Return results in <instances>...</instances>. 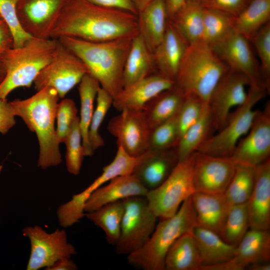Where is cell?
<instances>
[{
	"instance_id": "cell-48",
	"label": "cell",
	"mask_w": 270,
	"mask_h": 270,
	"mask_svg": "<svg viewBox=\"0 0 270 270\" xmlns=\"http://www.w3.org/2000/svg\"><path fill=\"white\" fill-rule=\"evenodd\" d=\"M14 47V41L11 32L2 20L0 21V56Z\"/></svg>"
},
{
	"instance_id": "cell-5",
	"label": "cell",
	"mask_w": 270,
	"mask_h": 270,
	"mask_svg": "<svg viewBox=\"0 0 270 270\" xmlns=\"http://www.w3.org/2000/svg\"><path fill=\"white\" fill-rule=\"evenodd\" d=\"M196 225L190 196L175 214L160 219L144 246L128 255V264L144 270H164L165 257L170 246L182 234L192 232Z\"/></svg>"
},
{
	"instance_id": "cell-22",
	"label": "cell",
	"mask_w": 270,
	"mask_h": 270,
	"mask_svg": "<svg viewBox=\"0 0 270 270\" xmlns=\"http://www.w3.org/2000/svg\"><path fill=\"white\" fill-rule=\"evenodd\" d=\"M147 190L132 174L116 177L94 190L84 206L90 212L110 203L136 196H146Z\"/></svg>"
},
{
	"instance_id": "cell-40",
	"label": "cell",
	"mask_w": 270,
	"mask_h": 270,
	"mask_svg": "<svg viewBox=\"0 0 270 270\" xmlns=\"http://www.w3.org/2000/svg\"><path fill=\"white\" fill-rule=\"evenodd\" d=\"M64 143L66 146L65 158L67 170L70 174L76 176L80 172L85 156L79 116L74 122Z\"/></svg>"
},
{
	"instance_id": "cell-2",
	"label": "cell",
	"mask_w": 270,
	"mask_h": 270,
	"mask_svg": "<svg viewBox=\"0 0 270 270\" xmlns=\"http://www.w3.org/2000/svg\"><path fill=\"white\" fill-rule=\"evenodd\" d=\"M133 38L101 42L71 37L57 40L82 60L88 74L114 98L123 88L124 68Z\"/></svg>"
},
{
	"instance_id": "cell-29",
	"label": "cell",
	"mask_w": 270,
	"mask_h": 270,
	"mask_svg": "<svg viewBox=\"0 0 270 270\" xmlns=\"http://www.w3.org/2000/svg\"><path fill=\"white\" fill-rule=\"evenodd\" d=\"M185 96L174 86L160 93L146 105L143 112L151 130L176 114Z\"/></svg>"
},
{
	"instance_id": "cell-21",
	"label": "cell",
	"mask_w": 270,
	"mask_h": 270,
	"mask_svg": "<svg viewBox=\"0 0 270 270\" xmlns=\"http://www.w3.org/2000/svg\"><path fill=\"white\" fill-rule=\"evenodd\" d=\"M250 228H270V158L256 166L252 192L246 202Z\"/></svg>"
},
{
	"instance_id": "cell-13",
	"label": "cell",
	"mask_w": 270,
	"mask_h": 270,
	"mask_svg": "<svg viewBox=\"0 0 270 270\" xmlns=\"http://www.w3.org/2000/svg\"><path fill=\"white\" fill-rule=\"evenodd\" d=\"M250 84L244 74L230 69L219 80L210 96L209 106L216 130H220L226 123L234 107L246 100V86Z\"/></svg>"
},
{
	"instance_id": "cell-14",
	"label": "cell",
	"mask_w": 270,
	"mask_h": 270,
	"mask_svg": "<svg viewBox=\"0 0 270 270\" xmlns=\"http://www.w3.org/2000/svg\"><path fill=\"white\" fill-rule=\"evenodd\" d=\"M231 156L193 154L192 180L196 192L224 194L235 171Z\"/></svg>"
},
{
	"instance_id": "cell-55",
	"label": "cell",
	"mask_w": 270,
	"mask_h": 270,
	"mask_svg": "<svg viewBox=\"0 0 270 270\" xmlns=\"http://www.w3.org/2000/svg\"><path fill=\"white\" fill-rule=\"evenodd\" d=\"M1 20H2V18H1V16H0V21Z\"/></svg>"
},
{
	"instance_id": "cell-34",
	"label": "cell",
	"mask_w": 270,
	"mask_h": 270,
	"mask_svg": "<svg viewBox=\"0 0 270 270\" xmlns=\"http://www.w3.org/2000/svg\"><path fill=\"white\" fill-rule=\"evenodd\" d=\"M100 88L98 82L89 74H86L79 83L78 88L80 102V126L84 156L94 154L88 141V130L94 112V103Z\"/></svg>"
},
{
	"instance_id": "cell-1",
	"label": "cell",
	"mask_w": 270,
	"mask_h": 270,
	"mask_svg": "<svg viewBox=\"0 0 270 270\" xmlns=\"http://www.w3.org/2000/svg\"><path fill=\"white\" fill-rule=\"evenodd\" d=\"M138 34L137 14L87 0H66L50 38L101 42L134 37Z\"/></svg>"
},
{
	"instance_id": "cell-54",
	"label": "cell",
	"mask_w": 270,
	"mask_h": 270,
	"mask_svg": "<svg viewBox=\"0 0 270 270\" xmlns=\"http://www.w3.org/2000/svg\"><path fill=\"white\" fill-rule=\"evenodd\" d=\"M186 0V2H200V0Z\"/></svg>"
},
{
	"instance_id": "cell-35",
	"label": "cell",
	"mask_w": 270,
	"mask_h": 270,
	"mask_svg": "<svg viewBox=\"0 0 270 270\" xmlns=\"http://www.w3.org/2000/svg\"><path fill=\"white\" fill-rule=\"evenodd\" d=\"M256 167L236 164L234 175L224 194L230 206L246 203L252 192Z\"/></svg>"
},
{
	"instance_id": "cell-32",
	"label": "cell",
	"mask_w": 270,
	"mask_h": 270,
	"mask_svg": "<svg viewBox=\"0 0 270 270\" xmlns=\"http://www.w3.org/2000/svg\"><path fill=\"white\" fill-rule=\"evenodd\" d=\"M270 22V0H250L235 16L234 30L249 41L262 26Z\"/></svg>"
},
{
	"instance_id": "cell-47",
	"label": "cell",
	"mask_w": 270,
	"mask_h": 270,
	"mask_svg": "<svg viewBox=\"0 0 270 270\" xmlns=\"http://www.w3.org/2000/svg\"><path fill=\"white\" fill-rule=\"evenodd\" d=\"M100 6L116 8L137 14V11L132 0H87Z\"/></svg>"
},
{
	"instance_id": "cell-23",
	"label": "cell",
	"mask_w": 270,
	"mask_h": 270,
	"mask_svg": "<svg viewBox=\"0 0 270 270\" xmlns=\"http://www.w3.org/2000/svg\"><path fill=\"white\" fill-rule=\"evenodd\" d=\"M188 46L168 20L164 38L152 52L157 73L174 81Z\"/></svg>"
},
{
	"instance_id": "cell-15",
	"label": "cell",
	"mask_w": 270,
	"mask_h": 270,
	"mask_svg": "<svg viewBox=\"0 0 270 270\" xmlns=\"http://www.w3.org/2000/svg\"><path fill=\"white\" fill-rule=\"evenodd\" d=\"M270 103L258 110L252 125L238 142L231 156L236 164L256 167L270 158Z\"/></svg>"
},
{
	"instance_id": "cell-38",
	"label": "cell",
	"mask_w": 270,
	"mask_h": 270,
	"mask_svg": "<svg viewBox=\"0 0 270 270\" xmlns=\"http://www.w3.org/2000/svg\"><path fill=\"white\" fill-rule=\"evenodd\" d=\"M178 114L150 130L148 150H166L177 146L180 138Z\"/></svg>"
},
{
	"instance_id": "cell-52",
	"label": "cell",
	"mask_w": 270,
	"mask_h": 270,
	"mask_svg": "<svg viewBox=\"0 0 270 270\" xmlns=\"http://www.w3.org/2000/svg\"><path fill=\"white\" fill-rule=\"evenodd\" d=\"M152 0H132L137 12L142 10Z\"/></svg>"
},
{
	"instance_id": "cell-53",
	"label": "cell",
	"mask_w": 270,
	"mask_h": 270,
	"mask_svg": "<svg viewBox=\"0 0 270 270\" xmlns=\"http://www.w3.org/2000/svg\"><path fill=\"white\" fill-rule=\"evenodd\" d=\"M6 74V67L2 60V56H0V84L4 80Z\"/></svg>"
},
{
	"instance_id": "cell-6",
	"label": "cell",
	"mask_w": 270,
	"mask_h": 270,
	"mask_svg": "<svg viewBox=\"0 0 270 270\" xmlns=\"http://www.w3.org/2000/svg\"><path fill=\"white\" fill-rule=\"evenodd\" d=\"M58 40L31 37L21 46L12 48L3 56L6 74L0 84V99L14 90L30 88L55 52Z\"/></svg>"
},
{
	"instance_id": "cell-4",
	"label": "cell",
	"mask_w": 270,
	"mask_h": 270,
	"mask_svg": "<svg viewBox=\"0 0 270 270\" xmlns=\"http://www.w3.org/2000/svg\"><path fill=\"white\" fill-rule=\"evenodd\" d=\"M229 70L209 44L202 42L190 44L181 61L174 86L184 96L194 94L208 104L214 88Z\"/></svg>"
},
{
	"instance_id": "cell-11",
	"label": "cell",
	"mask_w": 270,
	"mask_h": 270,
	"mask_svg": "<svg viewBox=\"0 0 270 270\" xmlns=\"http://www.w3.org/2000/svg\"><path fill=\"white\" fill-rule=\"evenodd\" d=\"M22 233L30 243L27 270L46 268L60 259L71 258L76 254L75 248L68 242L64 229L57 228L48 233L38 226H29L24 228Z\"/></svg>"
},
{
	"instance_id": "cell-37",
	"label": "cell",
	"mask_w": 270,
	"mask_h": 270,
	"mask_svg": "<svg viewBox=\"0 0 270 270\" xmlns=\"http://www.w3.org/2000/svg\"><path fill=\"white\" fill-rule=\"evenodd\" d=\"M235 16L212 8L203 9V32L200 42L210 45L234 29Z\"/></svg>"
},
{
	"instance_id": "cell-26",
	"label": "cell",
	"mask_w": 270,
	"mask_h": 270,
	"mask_svg": "<svg viewBox=\"0 0 270 270\" xmlns=\"http://www.w3.org/2000/svg\"><path fill=\"white\" fill-rule=\"evenodd\" d=\"M192 234L200 256L201 268L226 262L233 258L236 246L226 242L217 233L196 225Z\"/></svg>"
},
{
	"instance_id": "cell-31",
	"label": "cell",
	"mask_w": 270,
	"mask_h": 270,
	"mask_svg": "<svg viewBox=\"0 0 270 270\" xmlns=\"http://www.w3.org/2000/svg\"><path fill=\"white\" fill-rule=\"evenodd\" d=\"M203 9L200 2H186L168 20L188 44L200 42L202 40Z\"/></svg>"
},
{
	"instance_id": "cell-30",
	"label": "cell",
	"mask_w": 270,
	"mask_h": 270,
	"mask_svg": "<svg viewBox=\"0 0 270 270\" xmlns=\"http://www.w3.org/2000/svg\"><path fill=\"white\" fill-rule=\"evenodd\" d=\"M214 130L209 106L208 104H205L198 120L180 138L176 146L178 162L196 152L202 144L212 135V132Z\"/></svg>"
},
{
	"instance_id": "cell-24",
	"label": "cell",
	"mask_w": 270,
	"mask_h": 270,
	"mask_svg": "<svg viewBox=\"0 0 270 270\" xmlns=\"http://www.w3.org/2000/svg\"><path fill=\"white\" fill-rule=\"evenodd\" d=\"M191 200L197 226L219 234L230 207L224 194L196 192Z\"/></svg>"
},
{
	"instance_id": "cell-46",
	"label": "cell",
	"mask_w": 270,
	"mask_h": 270,
	"mask_svg": "<svg viewBox=\"0 0 270 270\" xmlns=\"http://www.w3.org/2000/svg\"><path fill=\"white\" fill-rule=\"evenodd\" d=\"M15 116L6 99H0V133L4 134L16 124Z\"/></svg>"
},
{
	"instance_id": "cell-8",
	"label": "cell",
	"mask_w": 270,
	"mask_h": 270,
	"mask_svg": "<svg viewBox=\"0 0 270 270\" xmlns=\"http://www.w3.org/2000/svg\"><path fill=\"white\" fill-rule=\"evenodd\" d=\"M193 154L178 162L166 180L146 195L148 205L158 218L173 216L182 203L196 192L192 180Z\"/></svg>"
},
{
	"instance_id": "cell-42",
	"label": "cell",
	"mask_w": 270,
	"mask_h": 270,
	"mask_svg": "<svg viewBox=\"0 0 270 270\" xmlns=\"http://www.w3.org/2000/svg\"><path fill=\"white\" fill-rule=\"evenodd\" d=\"M18 0H0V16L12 36L14 47L22 46L30 36L22 28L16 12Z\"/></svg>"
},
{
	"instance_id": "cell-36",
	"label": "cell",
	"mask_w": 270,
	"mask_h": 270,
	"mask_svg": "<svg viewBox=\"0 0 270 270\" xmlns=\"http://www.w3.org/2000/svg\"><path fill=\"white\" fill-rule=\"evenodd\" d=\"M250 228L246 203L230 206L221 230L220 238L236 246Z\"/></svg>"
},
{
	"instance_id": "cell-20",
	"label": "cell",
	"mask_w": 270,
	"mask_h": 270,
	"mask_svg": "<svg viewBox=\"0 0 270 270\" xmlns=\"http://www.w3.org/2000/svg\"><path fill=\"white\" fill-rule=\"evenodd\" d=\"M178 162L176 147L166 150H148L132 174L149 191L161 185Z\"/></svg>"
},
{
	"instance_id": "cell-19",
	"label": "cell",
	"mask_w": 270,
	"mask_h": 270,
	"mask_svg": "<svg viewBox=\"0 0 270 270\" xmlns=\"http://www.w3.org/2000/svg\"><path fill=\"white\" fill-rule=\"evenodd\" d=\"M174 86V80L155 73L123 87L114 98L112 106L120 112L143 110L152 99Z\"/></svg>"
},
{
	"instance_id": "cell-39",
	"label": "cell",
	"mask_w": 270,
	"mask_h": 270,
	"mask_svg": "<svg viewBox=\"0 0 270 270\" xmlns=\"http://www.w3.org/2000/svg\"><path fill=\"white\" fill-rule=\"evenodd\" d=\"M96 106L92 116L88 130V141L94 152L104 145V140L99 130L108 110L112 106L113 98L101 87L96 96Z\"/></svg>"
},
{
	"instance_id": "cell-50",
	"label": "cell",
	"mask_w": 270,
	"mask_h": 270,
	"mask_svg": "<svg viewBox=\"0 0 270 270\" xmlns=\"http://www.w3.org/2000/svg\"><path fill=\"white\" fill-rule=\"evenodd\" d=\"M167 8L168 20H170L174 15L186 3V0H165Z\"/></svg>"
},
{
	"instance_id": "cell-27",
	"label": "cell",
	"mask_w": 270,
	"mask_h": 270,
	"mask_svg": "<svg viewBox=\"0 0 270 270\" xmlns=\"http://www.w3.org/2000/svg\"><path fill=\"white\" fill-rule=\"evenodd\" d=\"M157 73L153 53L138 34L132 41L122 74L123 87Z\"/></svg>"
},
{
	"instance_id": "cell-10",
	"label": "cell",
	"mask_w": 270,
	"mask_h": 270,
	"mask_svg": "<svg viewBox=\"0 0 270 270\" xmlns=\"http://www.w3.org/2000/svg\"><path fill=\"white\" fill-rule=\"evenodd\" d=\"M58 40L52 60L33 83L37 91L51 88L57 92L60 98H63L88 72L82 60Z\"/></svg>"
},
{
	"instance_id": "cell-18",
	"label": "cell",
	"mask_w": 270,
	"mask_h": 270,
	"mask_svg": "<svg viewBox=\"0 0 270 270\" xmlns=\"http://www.w3.org/2000/svg\"><path fill=\"white\" fill-rule=\"evenodd\" d=\"M270 260L269 230L250 228L236 246L230 260L202 267V270H243L252 263Z\"/></svg>"
},
{
	"instance_id": "cell-25",
	"label": "cell",
	"mask_w": 270,
	"mask_h": 270,
	"mask_svg": "<svg viewBox=\"0 0 270 270\" xmlns=\"http://www.w3.org/2000/svg\"><path fill=\"white\" fill-rule=\"evenodd\" d=\"M138 34L153 52L164 35L168 20L165 0H152L138 14Z\"/></svg>"
},
{
	"instance_id": "cell-16",
	"label": "cell",
	"mask_w": 270,
	"mask_h": 270,
	"mask_svg": "<svg viewBox=\"0 0 270 270\" xmlns=\"http://www.w3.org/2000/svg\"><path fill=\"white\" fill-rule=\"evenodd\" d=\"M108 132L120 146L132 156H138L148 150L150 130L143 110H124L111 119Z\"/></svg>"
},
{
	"instance_id": "cell-33",
	"label": "cell",
	"mask_w": 270,
	"mask_h": 270,
	"mask_svg": "<svg viewBox=\"0 0 270 270\" xmlns=\"http://www.w3.org/2000/svg\"><path fill=\"white\" fill-rule=\"evenodd\" d=\"M124 210L123 200L85 212V216L104 232L106 240L110 244L116 246L120 236Z\"/></svg>"
},
{
	"instance_id": "cell-43",
	"label": "cell",
	"mask_w": 270,
	"mask_h": 270,
	"mask_svg": "<svg viewBox=\"0 0 270 270\" xmlns=\"http://www.w3.org/2000/svg\"><path fill=\"white\" fill-rule=\"evenodd\" d=\"M204 104L199 98L194 94H189L185 96L178 114L180 138L198 120Z\"/></svg>"
},
{
	"instance_id": "cell-28",
	"label": "cell",
	"mask_w": 270,
	"mask_h": 270,
	"mask_svg": "<svg viewBox=\"0 0 270 270\" xmlns=\"http://www.w3.org/2000/svg\"><path fill=\"white\" fill-rule=\"evenodd\" d=\"M200 253L192 232H186L172 244L164 260V270H200Z\"/></svg>"
},
{
	"instance_id": "cell-3",
	"label": "cell",
	"mask_w": 270,
	"mask_h": 270,
	"mask_svg": "<svg viewBox=\"0 0 270 270\" xmlns=\"http://www.w3.org/2000/svg\"><path fill=\"white\" fill-rule=\"evenodd\" d=\"M59 98L54 88H45L28 98L10 102L14 115L22 118L36 135L40 147L37 164L42 169L56 166L62 162L54 127Z\"/></svg>"
},
{
	"instance_id": "cell-49",
	"label": "cell",
	"mask_w": 270,
	"mask_h": 270,
	"mask_svg": "<svg viewBox=\"0 0 270 270\" xmlns=\"http://www.w3.org/2000/svg\"><path fill=\"white\" fill-rule=\"evenodd\" d=\"M77 265L70 258L60 259L52 265L46 268V270H76Z\"/></svg>"
},
{
	"instance_id": "cell-7",
	"label": "cell",
	"mask_w": 270,
	"mask_h": 270,
	"mask_svg": "<svg viewBox=\"0 0 270 270\" xmlns=\"http://www.w3.org/2000/svg\"><path fill=\"white\" fill-rule=\"evenodd\" d=\"M267 93L264 87L249 86L246 102L230 113L224 126L204 142L197 152L214 156H231L237 144L252 125L258 111L254 106Z\"/></svg>"
},
{
	"instance_id": "cell-9",
	"label": "cell",
	"mask_w": 270,
	"mask_h": 270,
	"mask_svg": "<svg viewBox=\"0 0 270 270\" xmlns=\"http://www.w3.org/2000/svg\"><path fill=\"white\" fill-rule=\"evenodd\" d=\"M124 202V213L115 250L118 254L128 256L146 242L156 228L158 218L150 208L146 196L130 197Z\"/></svg>"
},
{
	"instance_id": "cell-44",
	"label": "cell",
	"mask_w": 270,
	"mask_h": 270,
	"mask_svg": "<svg viewBox=\"0 0 270 270\" xmlns=\"http://www.w3.org/2000/svg\"><path fill=\"white\" fill-rule=\"evenodd\" d=\"M78 109L74 102L65 98L58 103L56 112V134L60 144L64 143L72 126L77 118Z\"/></svg>"
},
{
	"instance_id": "cell-12",
	"label": "cell",
	"mask_w": 270,
	"mask_h": 270,
	"mask_svg": "<svg viewBox=\"0 0 270 270\" xmlns=\"http://www.w3.org/2000/svg\"><path fill=\"white\" fill-rule=\"evenodd\" d=\"M249 42L233 29L222 39L210 46L230 69L245 74L250 81V86H263L268 91L260 63L253 53Z\"/></svg>"
},
{
	"instance_id": "cell-45",
	"label": "cell",
	"mask_w": 270,
	"mask_h": 270,
	"mask_svg": "<svg viewBox=\"0 0 270 270\" xmlns=\"http://www.w3.org/2000/svg\"><path fill=\"white\" fill-rule=\"evenodd\" d=\"M250 0H200L204 8L220 10L236 16L247 6Z\"/></svg>"
},
{
	"instance_id": "cell-17",
	"label": "cell",
	"mask_w": 270,
	"mask_h": 270,
	"mask_svg": "<svg viewBox=\"0 0 270 270\" xmlns=\"http://www.w3.org/2000/svg\"><path fill=\"white\" fill-rule=\"evenodd\" d=\"M66 0H18L16 12L23 30L30 36L50 38Z\"/></svg>"
},
{
	"instance_id": "cell-41",
	"label": "cell",
	"mask_w": 270,
	"mask_h": 270,
	"mask_svg": "<svg viewBox=\"0 0 270 270\" xmlns=\"http://www.w3.org/2000/svg\"><path fill=\"white\" fill-rule=\"evenodd\" d=\"M260 60V68L268 92L270 88V22L260 28L250 40Z\"/></svg>"
},
{
	"instance_id": "cell-51",
	"label": "cell",
	"mask_w": 270,
	"mask_h": 270,
	"mask_svg": "<svg viewBox=\"0 0 270 270\" xmlns=\"http://www.w3.org/2000/svg\"><path fill=\"white\" fill-rule=\"evenodd\" d=\"M247 268L250 270H270V264L265 262H256L250 264Z\"/></svg>"
}]
</instances>
